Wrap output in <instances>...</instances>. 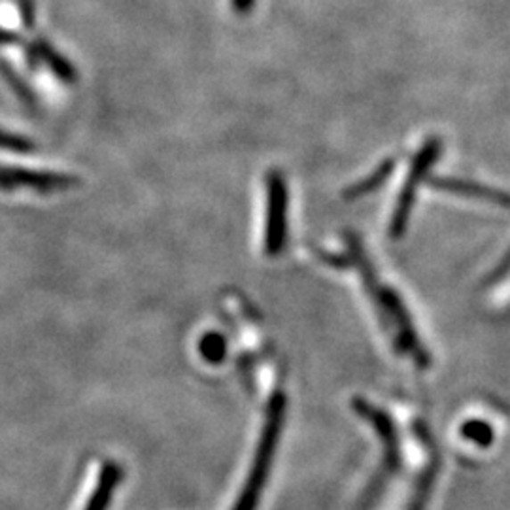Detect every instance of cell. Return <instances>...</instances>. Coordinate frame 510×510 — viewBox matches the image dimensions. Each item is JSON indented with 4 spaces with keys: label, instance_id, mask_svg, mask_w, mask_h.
Masks as SVG:
<instances>
[{
    "label": "cell",
    "instance_id": "277c9868",
    "mask_svg": "<svg viewBox=\"0 0 510 510\" xmlns=\"http://www.w3.org/2000/svg\"><path fill=\"white\" fill-rule=\"evenodd\" d=\"M119 482H121V467L114 464V461H108L101 471L97 488H95L86 510H106Z\"/></svg>",
    "mask_w": 510,
    "mask_h": 510
},
{
    "label": "cell",
    "instance_id": "7a4b0ae2",
    "mask_svg": "<svg viewBox=\"0 0 510 510\" xmlns=\"http://www.w3.org/2000/svg\"><path fill=\"white\" fill-rule=\"evenodd\" d=\"M76 185H79V180L67 177V174L0 167V189L4 191L27 187L40 191V193H52V191H65Z\"/></svg>",
    "mask_w": 510,
    "mask_h": 510
},
{
    "label": "cell",
    "instance_id": "6da1fadb",
    "mask_svg": "<svg viewBox=\"0 0 510 510\" xmlns=\"http://www.w3.org/2000/svg\"><path fill=\"white\" fill-rule=\"evenodd\" d=\"M282 416H284V397L276 395L268 405L267 424L263 429L259 448H258V454H255L250 478H248V482L241 493V499H238L234 510H253L255 505H258L259 493H261L263 484L267 481L270 461H273L275 446H276L280 429H282Z\"/></svg>",
    "mask_w": 510,
    "mask_h": 510
},
{
    "label": "cell",
    "instance_id": "8992f818",
    "mask_svg": "<svg viewBox=\"0 0 510 510\" xmlns=\"http://www.w3.org/2000/svg\"><path fill=\"white\" fill-rule=\"evenodd\" d=\"M226 348H227L226 346V339H223L221 334H218V333L204 334V337L199 342L201 356L209 363H212V365H216V363H219L223 359V356H226Z\"/></svg>",
    "mask_w": 510,
    "mask_h": 510
},
{
    "label": "cell",
    "instance_id": "5b68a950",
    "mask_svg": "<svg viewBox=\"0 0 510 510\" xmlns=\"http://www.w3.org/2000/svg\"><path fill=\"white\" fill-rule=\"evenodd\" d=\"M35 52L45 62V65L57 74V78L62 79V82H69V84L74 82V79H76L74 67L61 53H57L50 44L37 42L35 44Z\"/></svg>",
    "mask_w": 510,
    "mask_h": 510
},
{
    "label": "cell",
    "instance_id": "ba28073f",
    "mask_svg": "<svg viewBox=\"0 0 510 510\" xmlns=\"http://www.w3.org/2000/svg\"><path fill=\"white\" fill-rule=\"evenodd\" d=\"M253 4V0H233V6L238 10V12H248Z\"/></svg>",
    "mask_w": 510,
    "mask_h": 510
},
{
    "label": "cell",
    "instance_id": "52a82bcc",
    "mask_svg": "<svg viewBox=\"0 0 510 510\" xmlns=\"http://www.w3.org/2000/svg\"><path fill=\"white\" fill-rule=\"evenodd\" d=\"M0 150H8L13 153H30L35 150V142L0 129Z\"/></svg>",
    "mask_w": 510,
    "mask_h": 510
},
{
    "label": "cell",
    "instance_id": "3957f363",
    "mask_svg": "<svg viewBox=\"0 0 510 510\" xmlns=\"http://www.w3.org/2000/svg\"><path fill=\"white\" fill-rule=\"evenodd\" d=\"M285 185L280 174H270L268 178V218H267V236L265 250L275 255L282 250L285 238Z\"/></svg>",
    "mask_w": 510,
    "mask_h": 510
}]
</instances>
